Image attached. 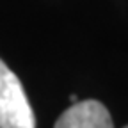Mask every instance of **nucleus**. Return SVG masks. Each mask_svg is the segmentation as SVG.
I'll return each mask as SVG.
<instances>
[{
  "instance_id": "1",
  "label": "nucleus",
  "mask_w": 128,
  "mask_h": 128,
  "mask_svg": "<svg viewBox=\"0 0 128 128\" xmlns=\"http://www.w3.org/2000/svg\"><path fill=\"white\" fill-rule=\"evenodd\" d=\"M0 128H36L23 86L4 60H0Z\"/></svg>"
},
{
  "instance_id": "2",
  "label": "nucleus",
  "mask_w": 128,
  "mask_h": 128,
  "mask_svg": "<svg viewBox=\"0 0 128 128\" xmlns=\"http://www.w3.org/2000/svg\"><path fill=\"white\" fill-rule=\"evenodd\" d=\"M54 128H114V123L102 102L86 100L64 110Z\"/></svg>"
},
{
  "instance_id": "3",
  "label": "nucleus",
  "mask_w": 128,
  "mask_h": 128,
  "mask_svg": "<svg viewBox=\"0 0 128 128\" xmlns=\"http://www.w3.org/2000/svg\"><path fill=\"white\" fill-rule=\"evenodd\" d=\"M70 100H71V103H76V102H78V98H76V94H71V96H70Z\"/></svg>"
},
{
  "instance_id": "4",
  "label": "nucleus",
  "mask_w": 128,
  "mask_h": 128,
  "mask_svg": "<svg viewBox=\"0 0 128 128\" xmlns=\"http://www.w3.org/2000/svg\"><path fill=\"white\" fill-rule=\"evenodd\" d=\"M124 128H128V126H124Z\"/></svg>"
}]
</instances>
